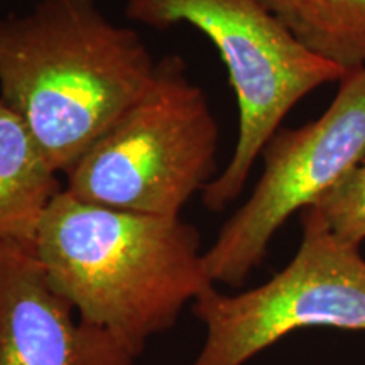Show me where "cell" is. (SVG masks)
Instances as JSON below:
<instances>
[{
    "mask_svg": "<svg viewBox=\"0 0 365 365\" xmlns=\"http://www.w3.org/2000/svg\"><path fill=\"white\" fill-rule=\"evenodd\" d=\"M220 129L186 61H158L145 93L65 173V191L122 212L180 217L218 176Z\"/></svg>",
    "mask_w": 365,
    "mask_h": 365,
    "instance_id": "3",
    "label": "cell"
},
{
    "mask_svg": "<svg viewBox=\"0 0 365 365\" xmlns=\"http://www.w3.org/2000/svg\"><path fill=\"white\" fill-rule=\"evenodd\" d=\"M125 17L154 29L188 24L207 36L227 68L239 110V134L225 170L202 202L220 213L247 185L267 140L301 100L339 83L345 71L308 51L255 0H125Z\"/></svg>",
    "mask_w": 365,
    "mask_h": 365,
    "instance_id": "4",
    "label": "cell"
},
{
    "mask_svg": "<svg viewBox=\"0 0 365 365\" xmlns=\"http://www.w3.org/2000/svg\"><path fill=\"white\" fill-rule=\"evenodd\" d=\"M112 333L81 322L31 245H0V365H135Z\"/></svg>",
    "mask_w": 365,
    "mask_h": 365,
    "instance_id": "7",
    "label": "cell"
},
{
    "mask_svg": "<svg viewBox=\"0 0 365 365\" xmlns=\"http://www.w3.org/2000/svg\"><path fill=\"white\" fill-rule=\"evenodd\" d=\"M261 158L264 170L252 193L205 250L213 284H244L279 228L365 161V68L345 73L318 118L296 129L281 127Z\"/></svg>",
    "mask_w": 365,
    "mask_h": 365,
    "instance_id": "6",
    "label": "cell"
},
{
    "mask_svg": "<svg viewBox=\"0 0 365 365\" xmlns=\"http://www.w3.org/2000/svg\"><path fill=\"white\" fill-rule=\"evenodd\" d=\"M308 51L345 73L365 68V0H255Z\"/></svg>",
    "mask_w": 365,
    "mask_h": 365,
    "instance_id": "9",
    "label": "cell"
},
{
    "mask_svg": "<svg viewBox=\"0 0 365 365\" xmlns=\"http://www.w3.org/2000/svg\"><path fill=\"white\" fill-rule=\"evenodd\" d=\"M140 34L98 0H39L0 17V98L65 175L153 83Z\"/></svg>",
    "mask_w": 365,
    "mask_h": 365,
    "instance_id": "2",
    "label": "cell"
},
{
    "mask_svg": "<svg viewBox=\"0 0 365 365\" xmlns=\"http://www.w3.org/2000/svg\"><path fill=\"white\" fill-rule=\"evenodd\" d=\"M294 257L264 284L225 294L210 286L191 304L205 341L191 365H245L304 328L365 331V259L313 207L299 212Z\"/></svg>",
    "mask_w": 365,
    "mask_h": 365,
    "instance_id": "5",
    "label": "cell"
},
{
    "mask_svg": "<svg viewBox=\"0 0 365 365\" xmlns=\"http://www.w3.org/2000/svg\"><path fill=\"white\" fill-rule=\"evenodd\" d=\"M345 244L360 247L365 242V161L335 182L312 205Z\"/></svg>",
    "mask_w": 365,
    "mask_h": 365,
    "instance_id": "10",
    "label": "cell"
},
{
    "mask_svg": "<svg viewBox=\"0 0 365 365\" xmlns=\"http://www.w3.org/2000/svg\"><path fill=\"white\" fill-rule=\"evenodd\" d=\"M22 118L0 98V245H31L41 218L65 190Z\"/></svg>",
    "mask_w": 365,
    "mask_h": 365,
    "instance_id": "8",
    "label": "cell"
},
{
    "mask_svg": "<svg viewBox=\"0 0 365 365\" xmlns=\"http://www.w3.org/2000/svg\"><path fill=\"white\" fill-rule=\"evenodd\" d=\"M31 250L81 322L112 333L137 357L215 286L202 235L181 215L122 212L65 190L41 218Z\"/></svg>",
    "mask_w": 365,
    "mask_h": 365,
    "instance_id": "1",
    "label": "cell"
}]
</instances>
